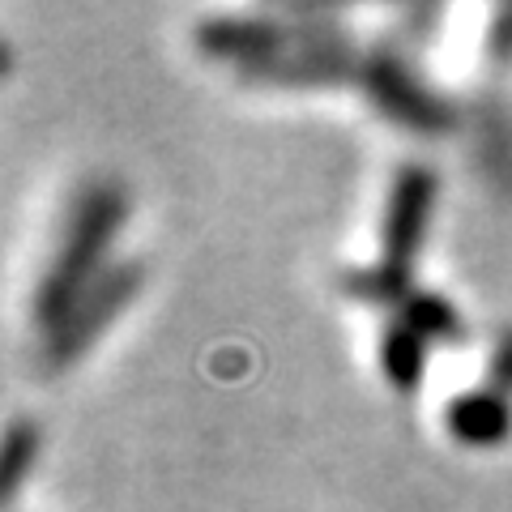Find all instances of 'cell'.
<instances>
[{
	"label": "cell",
	"instance_id": "obj_1",
	"mask_svg": "<svg viewBox=\"0 0 512 512\" xmlns=\"http://www.w3.org/2000/svg\"><path fill=\"white\" fill-rule=\"evenodd\" d=\"M124 192L116 184H94L82 201L73 205V218H69V231H64L60 248L52 256V269L39 286V320L43 325H60L64 316L77 308L94 282H99V265L111 248V235L120 231L124 222Z\"/></svg>",
	"mask_w": 512,
	"mask_h": 512
},
{
	"label": "cell",
	"instance_id": "obj_2",
	"mask_svg": "<svg viewBox=\"0 0 512 512\" xmlns=\"http://www.w3.org/2000/svg\"><path fill=\"white\" fill-rule=\"evenodd\" d=\"M431 201H436V180H431L427 167H406L397 175L389 214H384V261H380V274L367 278V295H397L406 286Z\"/></svg>",
	"mask_w": 512,
	"mask_h": 512
},
{
	"label": "cell",
	"instance_id": "obj_3",
	"mask_svg": "<svg viewBox=\"0 0 512 512\" xmlns=\"http://www.w3.org/2000/svg\"><path fill=\"white\" fill-rule=\"evenodd\" d=\"M133 282H137V274L128 265L124 269H103V278L94 282L90 291L77 299V308L52 329V355L56 359H73L77 350H82L94 333H99V325H107L111 312H116L120 303L128 299Z\"/></svg>",
	"mask_w": 512,
	"mask_h": 512
},
{
	"label": "cell",
	"instance_id": "obj_4",
	"mask_svg": "<svg viewBox=\"0 0 512 512\" xmlns=\"http://www.w3.org/2000/svg\"><path fill=\"white\" fill-rule=\"evenodd\" d=\"M448 431L466 444H500L512 431V402L500 389H474L461 393L453 406H448Z\"/></svg>",
	"mask_w": 512,
	"mask_h": 512
},
{
	"label": "cell",
	"instance_id": "obj_5",
	"mask_svg": "<svg viewBox=\"0 0 512 512\" xmlns=\"http://www.w3.org/2000/svg\"><path fill=\"white\" fill-rule=\"evenodd\" d=\"M423 359H427V342L406 325V320L384 333L380 363H384V372H389V380H393L402 393L419 389V380H423Z\"/></svg>",
	"mask_w": 512,
	"mask_h": 512
},
{
	"label": "cell",
	"instance_id": "obj_6",
	"mask_svg": "<svg viewBox=\"0 0 512 512\" xmlns=\"http://www.w3.org/2000/svg\"><path fill=\"white\" fill-rule=\"evenodd\" d=\"M406 325L419 333V338H457L461 325H457V316L448 312V303L440 299H431V295H414L406 299Z\"/></svg>",
	"mask_w": 512,
	"mask_h": 512
},
{
	"label": "cell",
	"instance_id": "obj_7",
	"mask_svg": "<svg viewBox=\"0 0 512 512\" xmlns=\"http://www.w3.org/2000/svg\"><path fill=\"white\" fill-rule=\"evenodd\" d=\"M26 457H35V440H30V431L18 423V427H9V444H5V487L9 491L22 483V461Z\"/></svg>",
	"mask_w": 512,
	"mask_h": 512
},
{
	"label": "cell",
	"instance_id": "obj_8",
	"mask_svg": "<svg viewBox=\"0 0 512 512\" xmlns=\"http://www.w3.org/2000/svg\"><path fill=\"white\" fill-rule=\"evenodd\" d=\"M495 380H500L504 389H512V333L500 342V350H495Z\"/></svg>",
	"mask_w": 512,
	"mask_h": 512
}]
</instances>
